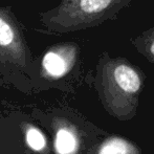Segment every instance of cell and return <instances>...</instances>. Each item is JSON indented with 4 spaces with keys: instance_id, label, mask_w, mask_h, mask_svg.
I'll list each match as a JSON object with an SVG mask.
<instances>
[{
    "instance_id": "obj_5",
    "label": "cell",
    "mask_w": 154,
    "mask_h": 154,
    "mask_svg": "<svg viewBox=\"0 0 154 154\" xmlns=\"http://www.w3.org/2000/svg\"><path fill=\"white\" fill-rule=\"evenodd\" d=\"M97 154H140V151L133 143L126 138L111 136L102 143Z\"/></svg>"
},
{
    "instance_id": "obj_4",
    "label": "cell",
    "mask_w": 154,
    "mask_h": 154,
    "mask_svg": "<svg viewBox=\"0 0 154 154\" xmlns=\"http://www.w3.org/2000/svg\"><path fill=\"white\" fill-rule=\"evenodd\" d=\"M75 57L77 46L75 44H58L44 55L42 66L47 75L60 78L68 72L75 61Z\"/></svg>"
},
{
    "instance_id": "obj_3",
    "label": "cell",
    "mask_w": 154,
    "mask_h": 154,
    "mask_svg": "<svg viewBox=\"0 0 154 154\" xmlns=\"http://www.w3.org/2000/svg\"><path fill=\"white\" fill-rule=\"evenodd\" d=\"M27 47L17 21L0 8V57L22 63L26 60Z\"/></svg>"
},
{
    "instance_id": "obj_6",
    "label": "cell",
    "mask_w": 154,
    "mask_h": 154,
    "mask_svg": "<svg viewBox=\"0 0 154 154\" xmlns=\"http://www.w3.org/2000/svg\"><path fill=\"white\" fill-rule=\"evenodd\" d=\"M55 147L58 154H75L78 149V138L71 130L62 128L57 132Z\"/></svg>"
},
{
    "instance_id": "obj_8",
    "label": "cell",
    "mask_w": 154,
    "mask_h": 154,
    "mask_svg": "<svg viewBox=\"0 0 154 154\" xmlns=\"http://www.w3.org/2000/svg\"><path fill=\"white\" fill-rule=\"evenodd\" d=\"M26 142L32 150L40 151L45 147V138L38 129H29L26 133Z\"/></svg>"
},
{
    "instance_id": "obj_7",
    "label": "cell",
    "mask_w": 154,
    "mask_h": 154,
    "mask_svg": "<svg viewBox=\"0 0 154 154\" xmlns=\"http://www.w3.org/2000/svg\"><path fill=\"white\" fill-rule=\"evenodd\" d=\"M135 44L143 55L146 56L150 61L154 62V26L138 37Z\"/></svg>"
},
{
    "instance_id": "obj_2",
    "label": "cell",
    "mask_w": 154,
    "mask_h": 154,
    "mask_svg": "<svg viewBox=\"0 0 154 154\" xmlns=\"http://www.w3.org/2000/svg\"><path fill=\"white\" fill-rule=\"evenodd\" d=\"M130 0H61L41 16L43 25L54 32H67L95 26Z\"/></svg>"
},
{
    "instance_id": "obj_1",
    "label": "cell",
    "mask_w": 154,
    "mask_h": 154,
    "mask_svg": "<svg viewBox=\"0 0 154 154\" xmlns=\"http://www.w3.org/2000/svg\"><path fill=\"white\" fill-rule=\"evenodd\" d=\"M144 78L135 66L125 59L102 60L100 90L104 105L121 121H128L136 113Z\"/></svg>"
}]
</instances>
